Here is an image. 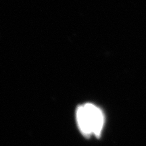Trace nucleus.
<instances>
[{"label":"nucleus","mask_w":146,"mask_h":146,"mask_svg":"<svg viewBox=\"0 0 146 146\" xmlns=\"http://www.w3.org/2000/svg\"><path fill=\"white\" fill-rule=\"evenodd\" d=\"M76 118L83 135L100 137L105 122L104 114L101 109L92 104H85L76 110Z\"/></svg>","instance_id":"f257e3e1"}]
</instances>
